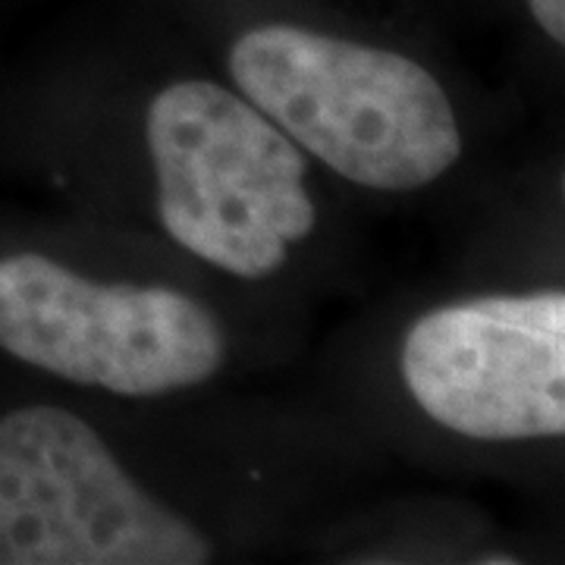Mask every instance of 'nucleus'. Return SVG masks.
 <instances>
[{
  "label": "nucleus",
  "mask_w": 565,
  "mask_h": 565,
  "mask_svg": "<svg viewBox=\"0 0 565 565\" xmlns=\"http://www.w3.org/2000/svg\"><path fill=\"white\" fill-rule=\"evenodd\" d=\"M226 70L308 158L371 192H418L462 158L452 98L399 51L270 22L233 41Z\"/></svg>",
  "instance_id": "obj_1"
},
{
  "label": "nucleus",
  "mask_w": 565,
  "mask_h": 565,
  "mask_svg": "<svg viewBox=\"0 0 565 565\" xmlns=\"http://www.w3.org/2000/svg\"><path fill=\"white\" fill-rule=\"evenodd\" d=\"M170 243L239 280L277 277L318 230L308 154L236 88L173 79L145 107Z\"/></svg>",
  "instance_id": "obj_2"
},
{
  "label": "nucleus",
  "mask_w": 565,
  "mask_h": 565,
  "mask_svg": "<svg viewBox=\"0 0 565 565\" xmlns=\"http://www.w3.org/2000/svg\"><path fill=\"white\" fill-rule=\"evenodd\" d=\"M0 352L122 399L207 384L230 352L217 315L161 282L92 280L41 252L0 255Z\"/></svg>",
  "instance_id": "obj_3"
},
{
  "label": "nucleus",
  "mask_w": 565,
  "mask_h": 565,
  "mask_svg": "<svg viewBox=\"0 0 565 565\" xmlns=\"http://www.w3.org/2000/svg\"><path fill=\"white\" fill-rule=\"evenodd\" d=\"M211 537L122 468L82 415L0 412V565H204Z\"/></svg>",
  "instance_id": "obj_4"
},
{
  "label": "nucleus",
  "mask_w": 565,
  "mask_h": 565,
  "mask_svg": "<svg viewBox=\"0 0 565 565\" xmlns=\"http://www.w3.org/2000/svg\"><path fill=\"white\" fill-rule=\"evenodd\" d=\"M405 393L478 444L565 434V292H493L430 308L405 330Z\"/></svg>",
  "instance_id": "obj_5"
},
{
  "label": "nucleus",
  "mask_w": 565,
  "mask_h": 565,
  "mask_svg": "<svg viewBox=\"0 0 565 565\" xmlns=\"http://www.w3.org/2000/svg\"><path fill=\"white\" fill-rule=\"evenodd\" d=\"M531 17L544 29V35L553 44H565V0H527Z\"/></svg>",
  "instance_id": "obj_6"
},
{
  "label": "nucleus",
  "mask_w": 565,
  "mask_h": 565,
  "mask_svg": "<svg viewBox=\"0 0 565 565\" xmlns=\"http://www.w3.org/2000/svg\"><path fill=\"white\" fill-rule=\"evenodd\" d=\"M478 563L481 565H512V563H519V559H515V556H503V553H500V556H478Z\"/></svg>",
  "instance_id": "obj_7"
}]
</instances>
